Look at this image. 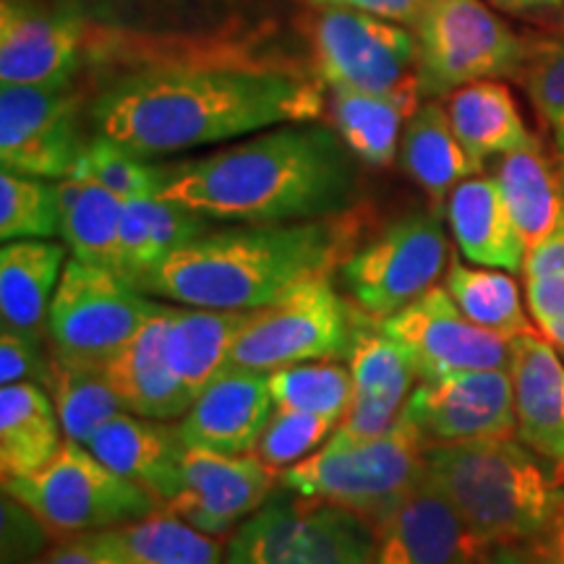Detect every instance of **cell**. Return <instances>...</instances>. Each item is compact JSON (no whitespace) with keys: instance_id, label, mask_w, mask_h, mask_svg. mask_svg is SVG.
<instances>
[{"instance_id":"obj_32","label":"cell","mask_w":564,"mask_h":564,"mask_svg":"<svg viewBox=\"0 0 564 564\" xmlns=\"http://www.w3.org/2000/svg\"><path fill=\"white\" fill-rule=\"evenodd\" d=\"M444 108L460 144L481 167L486 160L502 158L535 141L510 89L497 79L465 84L449 91Z\"/></svg>"},{"instance_id":"obj_9","label":"cell","mask_w":564,"mask_h":564,"mask_svg":"<svg viewBox=\"0 0 564 564\" xmlns=\"http://www.w3.org/2000/svg\"><path fill=\"white\" fill-rule=\"evenodd\" d=\"M361 308L343 301L333 274L303 280L267 306L251 308L230 350L232 366L274 371L303 361L348 358Z\"/></svg>"},{"instance_id":"obj_52","label":"cell","mask_w":564,"mask_h":564,"mask_svg":"<svg viewBox=\"0 0 564 564\" xmlns=\"http://www.w3.org/2000/svg\"><path fill=\"white\" fill-rule=\"evenodd\" d=\"M24 564H45V556H40V560H32V562H24Z\"/></svg>"},{"instance_id":"obj_4","label":"cell","mask_w":564,"mask_h":564,"mask_svg":"<svg viewBox=\"0 0 564 564\" xmlns=\"http://www.w3.org/2000/svg\"><path fill=\"white\" fill-rule=\"evenodd\" d=\"M429 474L486 546L531 544L564 510V486L512 436L426 447Z\"/></svg>"},{"instance_id":"obj_42","label":"cell","mask_w":564,"mask_h":564,"mask_svg":"<svg viewBox=\"0 0 564 564\" xmlns=\"http://www.w3.org/2000/svg\"><path fill=\"white\" fill-rule=\"evenodd\" d=\"M525 66L528 95L539 116L552 129L564 158V40L541 45Z\"/></svg>"},{"instance_id":"obj_20","label":"cell","mask_w":564,"mask_h":564,"mask_svg":"<svg viewBox=\"0 0 564 564\" xmlns=\"http://www.w3.org/2000/svg\"><path fill=\"white\" fill-rule=\"evenodd\" d=\"M352 398L333 440H371L403 419L413 392L415 369L408 352L384 333L373 316H358L348 350Z\"/></svg>"},{"instance_id":"obj_40","label":"cell","mask_w":564,"mask_h":564,"mask_svg":"<svg viewBox=\"0 0 564 564\" xmlns=\"http://www.w3.org/2000/svg\"><path fill=\"white\" fill-rule=\"evenodd\" d=\"M61 232L58 183L13 171L0 173V238H53Z\"/></svg>"},{"instance_id":"obj_51","label":"cell","mask_w":564,"mask_h":564,"mask_svg":"<svg viewBox=\"0 0 564 564\" xmlns=\"http://www.w3.org/2000/svg\"><path fill=\"white\" fill-rule=\"evenodd\" d=\"M486 3L507 13H528L556 9V6H564V0H486Z\"/></svg>"},{"instance_id":"obj_38","label":"cell","mask_w":564,"mask_h":564,"mask_svg":"<svg viewBox=\"0 0 564 564\" xmlns=\"http://www.w3.org/2000/svg\"><path fill=\"white\" fill-rule=\"evenodd\" d=\"M329 361H303L270 371V392L274 408H291L324 415L340 423L352 398L350 366Z\"/></svg>"},{"instance_id":"obj_27","label":"cell","mask_w":564,"mask_h":564,"mask_svg":"<svg viewBox=\"0 0 564 564\" xmlns=\"http://www.w3.org/2000/svg\"><path fill=\"white\" fill-rule=\"evenodd\" d=\"M419 79L392 91L329 89V123L361 165L387 167L398 160L408 118L419 110Z\"/></svg>"},{"instance_id":"obj_24","label":"cell","mask_w":564,"mask_h":564,"mask_svg":"<svg viewBox=\"0 0 564 564\" xmlns=\"http://www.w3.org/2000/svg\"><path fill=\"white\" fill-rule=\"evenodd\" d=\"M167 303L144 324V329L105 364L110 384L121 394L126 411L158 421H175L194 405V394L173 371L165 348Z\"/></svg>"},{"instance_id":"obj_19","label":"cell","mask_w":564,"mask_h":564,"mask_svg":"<svg viewBox=\"0 0 564 564\" xmlns=\"http://www.w3.org/2000/svg\"><path fill=\"white\" fill-rule=\"evenodd\" d=\"M489 549L432 474L373 523V564H481Z\"/></svg>"},{"instance_id":"obj_25","label":"cell","mask_w":564,"mask_h":564,"mask_svg":"<svg viewBox=\"0 0 564 564\" xmlns=\"http://www.w3.org/2000/svg\"><path fill=\"white\" fill-rule=\"evenodd\" d=\"M66 246L47 238L6 241L0 249V324L3 333L47 345L51 303L66 267Z\"/></svg>"},{"instance_id":"obj_41","label":"cell","mask_w":564,"mask_h":564,"mask_svg":"<svg viewBox=\"0 0 564 564\" xmlns=\"http://www.w3.org/2000/svg\"><path fill=\"white\" fill-rule=\"evenodd\" d=\"M337 429V421L324 415L274 408L251 453L274 470H285L314 455Z\"/></svg>"},{"instance_id":"obj_48","label":"cell","mask_w":564,"mask_h":564,"mask_svg":"<svg viewBox=\"0 0 564 564\" xmlns=\"http://www.w3.org/2000/svg\"><path fill=\"white\" fill-rule=\"evenodd\" d=\"M564 272V212L556 228L549 232L544 241L531 246L525 253L523 274L525 280L549 278V274Z\"/></svg>"},{"instance_id":"obj_1","label":"cell","mask_w":564,"mask_h":564,"mask_svg":"<svg viewBox=\"0 0 564 564\" xmlns=\"http://www.w3.org/2000/svg\"><path fill=\"white\" fill-rule=\"evenodd\" d=\"M324 84L246 47L141 61L112 74L87 118L139 158L225 144L285 123L319 121Z\"/></svg>"},{"instance_id":"obj_12","label":"cell","mask_w":564,"mask_h":564,"mask_svg":"<svg viewBox=\"0 0 564 564\" xmlns=\"http://www.w3.org/2000/svg\"><path fill=\"white\" fill-rule=\"evenodd\" d=\"M160 308L123 274L70 257L51 303L47 345L55 356L105 366Z\"/></svg>"},{"instance_id":"obj_45","label":"cell","mask_w":564,"mask_h":564,"mask_svg":"<svg viewBox=\"0 0 564 564\" xmlns=\"http://www.w3.org/2000/svg\"><path fill=\"white\" fill-rule=\"evenodd\" d=\"M525 299L541 333L564 348V272L525 280Z\"/></svg>"},{"instance_id":"obj_26","label":"cell","mask_w":564,"mask_h":564,"mask_svg":"<svg viewBox=\"0 0 564 564\" xmlns=\"http://www.w3.org/2000/svg\"><path fill=\"white\" fill-rule=\"evenodd\" d=\"M447 223L468 262L494 270H523L528 243L512 220L497 178L470 175L447 199Z\"/></svg>"},{"instance_id":"obj_44","label":"cell","mask_w":564,"mask_h":564,"mask_svg":"<svg viewBox=\"0 0 564 564\" xmlns=\"http://www.w3.org/2000/svg\"><path fill=\"white\" fill-rule=\"evenodd\" d=\"M47 371H51V345L0 333V382H34L45 387Z\"/></svg>"},{"instance_id":"obj_43","label":"cell","mask_w":564,"mask_h":564,"mask_svg":"<svg viewBox=\"0 0 564 564\" xmlns=\"http://www.w3.org/2000/svg\"><path fill=\"white\" fill-rule=\"evenodd\" d=\"M3 564H24L40 560V554L47 546L55 544V539L42 525V520L30 507H24L19 499L3 491Z\"/></svg>"},{"instance_id":"obj_5","label":"cell","mask_w":564,"mask_h":564,"mask_svg":"<svg viewBox=\"0 0 564 564\" xmlns=\"http://www.w3.org/2000/svg\"><path fill=\"white\" fill-rule=\"evenodd\" d=\"M426 436L403 413L390 432L371 440H333L280 470V486L324 499L379 523L429 474Z\"/></svg>"},{"instance_id":"obj_46","label":"cell","mask_w":564,"mask_h":564,"mask_svg":"<svg viewBox=\"0 0 564 564\" xmlns=\"http://www.w3.org/2000/svg\"><path fill=\"white\" fill-rule=\"evenodd\" d=\"M45 564H131L108 539V533H84L58 541L45 556Z\"/></svg>"},{"instance_id":"obj_39","label":"cell","mask_w":564,"mask_h":564,"mask_svg":"<svg viewBox=\"0 0 564 564\" xmlns=\"http://www.w3.org/2000/svg\"><path fill=\"white\" fill-rule=\"evenodd\" d=\"M70 175L100 183L123 202H133L160 196L167 181V165H154L147 158H139L137 152L126 150L118 141L102 133H91L84 144L79 165Z\"/></svg>"},{"instance_id":"obj_28","label":"cell","mask_w":564,"mask_h":564,"mask_svg":"<svg viewBox=\"0 0 564 564\" xmlns=\"http://www.w3.org/2000/svg\"><path fill=\"white\" fill-rule=\"evenodd\" d=\"M66 442L51 392L19 382L0 390V474L3 481L32 476L58 455Z\"/></svg>"},{"instance_id":"obj_37","label":"cell","mask_w":564,"mask_h":564,"mask_svg":"<svg viewBox=\"0 0 564 564\" xmlns=\"http://www.w3.org/2000/svg\"><path fill=\"white\" fill-rule=\"evenodd\" d=\"M444 288L460 306V312L478 327L491 329L507 340L533 333L523 303H520L518 285L507 272L494 270V267L476 270L453 257L447 274H444Z\"/></svg>"},{"instance_id":"obj_16","label":"cell","mask_w":564,"mask_h":564,"mask_svg":"<svg viewBox=\"0 0 564 564\" xmlns=\"http://www.w3.org/2000/svg\"><path fill=\"white\" fill-rule=\"evenodd\" d=\"M89 53V26L66 0L0 3V84H68Z\"/></svg>"},{"instance_id":"obj_34","label":"cell","mask_w":564,"mask_h":564,"mask_svg":"<svg viewBox=\"0 0 564 564\" xmlns=\"http://www.w3.org/2000/svg\"><path fill=\"white\" fill-rule=\"evenodd\" d=\"M494 178L502 188L512 220L523 232L528 249L544 241L564 212V186L562 173L554 171L539 141L502 154Z\"/></svg>"},{"instance_id":"obj_15","label":"cell","mask_w":564,"mask_h":564,"mask_svg":"<svg viewBox=\"0 0 564 564\" xmlns=\"http://www.w3.org/2000/svg\"><path fill=\"white\" fill-rule=\"evenodd\" d=\"M379 324L408 352L421 382L512 364V340L470 322L444 285H434Z\"/></svg>"},{"instance_id":"obj_14","label":"cell","mask_w":564,"mask_h":564,"mask_svg":"<svg viewBox=\"0 0 564 564\" xmlns=\"http://www.w3.org/2000/svg\"><path fill=\"white\" fill-rule=\"evenodd\" d=\"M82 91L68 84H0V162L3 171L63 181L79 165Z\"/></svg>"},{"instance_id":"obj_6","label":"cell","mask_w":564,"mask_h":564,"mask_svg":"<svg viewBox=\"0 0 564 564\" xmlns=\"http://www.w3.org/2000/svg\"><path fill=\"white\" fill-rule=\"evenodd\" d=\"M89 26V45L129 42V66L171 55L230 51L217 40L246 37L264 0H66ZM91 47V51H97ZM89 51V53H91ZM87 53V58H89Z\"/></svg>"},{"instance_id":"obj_30","label":"cell","mask_w":564,"mask_h":564,"mask_svg":"<svg viewBox=\"0 0 564 564\" xmlns=\"http://www.w3.org/2000/svg\"><path fill=\"white\" fill-rule=\"evenodd\" d=\"M249 312L183 306L167 303L165 348L173 371L188 392L199 394L212 379L230 366V350Z\"/></svg>"},{"instance_id":"obj_8","label":"cell","mask_w":564,"mask_h":564,"mask_svg":"<svg viewBox=\"0 0 564 564\" xmlns=\"http://www.w3.org/2000/svg\"><path fill=\"white\" fill-rule=\"evenodd\" d=\"M225 564H373V525L345 507L282 489L230 535Z\"/></svg>"},{"instance_id":"obj_49","label":"cell","mask_w":564,"mask_h":564,"mask_svg":"<svg viewBox=\"0 0 564 564\" xmlns=\"http://www.w3.org/2000/svg\"><path fill=\"white\" fill-rule=\"evenodd\" d=\"M535 564H564V510L539 539L525 544Z\"/></svg>"},{"instance_id":"obj_33","label":"cell","mask_w":564,"mask_h":564,"mask_svg":"<svg viewBox=\"0 0 564 564\" xmlns=\"http://www.w3.org/2000/svg\"><path fill=\"white\" fill-rule=\"evenodd\" d=\"M61 236L70 257L118 272L126 202L100 183L68 175L58 181Z\"/></svg>"},{"instance_id":"obj_13","label":"cell","mask_w":564,"mask_h":564,"mask_svg":"<svg viewBox=\"0 0 564 564\" xmlns=\"http://www.w3.org/2000/svg\"><path fill=\"white\" fill-rule=\"evenodd\" d=\"M314 70L327 89L392 91L415 79L419 37L400 21L322 9L312 32Z\"/></svg>"},{"instance_id":"obj_23","label":"cell","mask_w":564,"mask_h":564,"mask_svg":"<svg viewBox=\"0 0 564 564\" xmlns=\"http://www.w3.org/2000/svg\"><path fill=\"white\" fill-rule=\"evenodd\" d=\"M518 436L564 470V364L539 333L512 340Z\"/></svg>"},{"instance_id":"obj_11","label":"cell","mask_w":564,"mask_h":564,"mask_svg":"<svg viewBox=\"0 0 564 564\" xmlns=\"http://www.w3.org/2000/svg\"><path fill=\"white\" fill-rule=\"evenodd\" d=\"M453 249L440 209L411 212L358 243L340 264V282L350 303L373 319H387L432 291L447 274Z\"/></svg>"},{"instance_id":"obj_2","label":"cell","mask_w":564,"mask_h":564,"mask_svg":"<svg viewBox=\"0 0 564 564\" xmlns=\"http://www.w3.org/2000/svg\"><path fill=\"white\" fill-rule=\"evenodd\" d=\"M160 196L215 223L319 220L358 207L361 171L333 126L285 123L167 165Z\"/></svg>"},{"instance_id":"obj_21","label":"cell","mask_w":564,"mask_h":564,"mask_svg":"<svg viewBox=\"0 0 564 564\" xmlns=\"http://www.w3.org/2000/svg\"><path fill=\"white\" fill-rule=\"evenodd\" d=\"M274 411L270 371L225 366L181 419L186 447L220 455L251 453Z\"/></svg>"},{"instance_id":"obj_3","label":"cell","mask_w":564,"mask_h":564,"mask_svg":"<svg viewBox=\"0 0 564 564\" xmlns=\"http://www.w3.org/2000/svg\"><path fill=\"white\" fill-rule=\"evenodd\" d=\"M364 228L356 207L319 220L209 230L173 251L137 288L183 306L251 312L303 280L335 274L361 243Z\"/></svg>"},{"instance_id":"obj_47","label":"cell","mask_w":564,"mask_h":564,"mask_svg":"<svg viewBox=\"0 0 564 564\" xmlns=\"http://www.w3.org/2000/svg\"><path fill=\"white\" fill-rule=\"evenodd\" d=\"M316 9H350L377 17L400 21V24H415L426 0H306Z\"/></svg>"},{"instance_id":"obj_10","label":"cell","mask_w":564,"mask_h":564,"mask_svg":"<svg viewBox=\"0 0 564 564\" xmlns=\"http://www.w3.org/2000/svg\"><path fill=\"white\" fill-rule=\"evenodd\" d=\"M413 32L421 97H447L465 84L505 79L528 63L525 45L486 0H426Z\"/></svg>"},{"instance_id":"obj_36","label":"cell","mask_w":564,"mask_h":564,"mask_svg":"<svg viewBox=\"0 0 564 564\" xmlns=\"http://www.w3.org/2000/svg\"><path fill=\"white\" fill-rule=\"evenodd\" d=\"M105 533L131 564H225V546L215 535L165 510Z\"/></svg>"},{"instance_id":"obj_29","label":"cell","mask_w":564,"mask_h":564,"mask_svg":"<svg viewBox=\"0 0 564 564\" xmlns=\"http://www.w3.org/2000/svg\"><path fill=\"white\" fill-rule=\"evenodd\" d=\"M398 160L408 178L432 196L436 209L444 199H449L457 183L481 173V165L457 139L442 102L419 105V110L408 118Z\"/></svg>"},{"instance_id":"obj_22","label":"cell","mask_w":564,"mask_h":564,"mask_svg":"<svg viewBox=\"0 0 564 564\" xmlns=\"http://www.w3.org/2000/svg\"><path fill=\"white\" fill-rule=\"evenodd\" d=\"M87 447L116 474L150 489L162 505L181 489L186 442L173 423L126 411L102 423Z\"/></svg>"},{"instance_id":"obj_18","label":"cell","mask_w":564,"mask_h":564,"mask_svg":"<svg viewBox=\"0 0 564 564\" xmlns=\"http://www.w3.org/2000/svg\"><path fill=\"white\" fill-rule=\"evenodd\" d=\"M280 470L259 460L253 453L220 455L186 447L181 489L162 510L186 520L196 531L232 535L253 512L262 510L278 489Z\"/></svg>"},{"instance_id":"obj_7","label":"cell","mask_w":564,"mask_h":564,"mask_svg":"<svg viewBox=\"0 0 564 564\" xmlns=\"http://www.w3.org/2000/svg\"><path fill=\"white\" fill-rule=\"evenodd\" d=\"M3 491L37 514L55 544L129 525L162 510L150 489L116 474L89 447L68 440L45 468L3 481Z\"/></svg>"},{"instance_id":"obj_53","label":"cell","mask_w":564,"mask_h":564,"mask_svg":"<svg viewBox=\"0 0 564 564\" xmlns=\"http://www.w3.org/2000/svg\"><path fill=\"white\" fill-rule=\"evenodd\" d=\"M560 173H562V186H564V165H562V171H560Z\"/></svg>"},{"instance_id":"obj_17","label":"cell","mask_w":564,"mask_h":564,"mask_svg":"<svg viewBox=\"0 0 564 564\" xmlns=\"http://www.w3.org/2000/svg\"><path fill=\"white\" fill-rule=\"evenodd\" d=\"M405 415L432 444L499 440L518 432L510 369L457 371L411 392Z\"/></svg>"},{"instance_id":"obj_50","label":"cell","mask_w":564,"mask_h":564,"mask_svg":"<svg viewBox=\"0 0 564 564\" xmlns=\"http://www.w3.org/2000/svg\"><path fill=\"white\" fill-rule=\"evenodd\" d=\"M481 564H535L525 544L514 546H491Z\"/></svg>"},{"instance_id":"obj_31","label":"cell","mask_w":564,"mask_h":564,"mask_svg":"<svg viewBox=\"0 0 564 564\" xmlns=\"http://www.w3.org/2000/svg\"><path fill=\"white\" fill-rule=\"evenodd\" d=\"M212 223L215 220L188 209L186 204L162 199V196L126 202L118 274L137 285L141 278L158 270L173 251L209 232Z\"/></svg>"},{"instance_id":"obj_35","label":"cell","mask_w":564,"mask_h":564,"mask_svg":"<svg viewBox=\"0 0 564 564\" xmlns=\"http://www.w3.org/2000/svg\"><path fill=\"white\" fill-rule=\"evenodd\" d=\"M45 390L51 392L66 440L84 447L102 423H108L112 415L126 413L121 394L110 384L105 366L70 361L55 356L53 350Z\"/></svg>"}]
</instances>
